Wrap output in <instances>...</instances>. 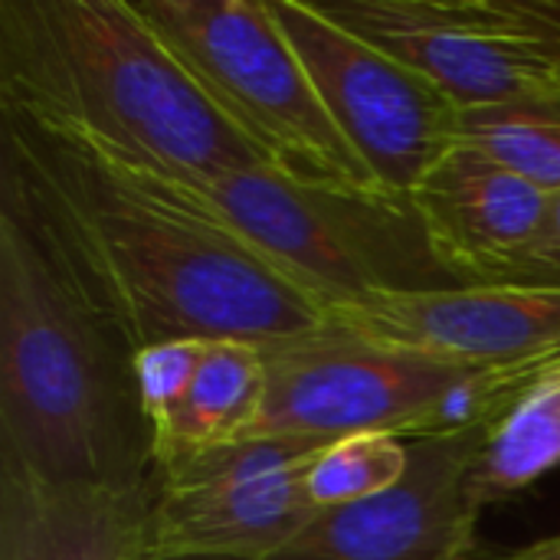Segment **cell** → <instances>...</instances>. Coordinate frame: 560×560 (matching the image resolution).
I'll return each instance as SVG.
<instances>
[{"label": "cell", "mask_w": 560, "mask_h": 560, "mask_svg": "<svg viewBox=\"0 0 560 560\" xmlns=\"http://www.w3.org/2000/svg\"><path fill=\"white\" fill-rule=\"evenodd\" d=\"M331 121L371 177L413 194L456 144L459 105L423 72L351 33L305 0H269Z\"/></svg>", "instance_id": "obj_8"}, {"label": "cell", "mask_w": 560, "mask_h": 560, "mask_svg": "<svg viewBox=\"0 0 560 560\" xmlns=\"http://www.w3.org/2000/svg\"><path fill=\"white\" fill-rule=\"evenodd\" d=\"M555 469H560V361L495 423L479 456L472 489L486 509Z\"/></svg>", "instance_id": "obj_15"}, {"label": "cell", "mask_w": 560, "mask_h": 560, "mask_svg": "<svg viewBox=\"0 0 560 560\" xmlns=\"http://www.w3.org/2000/svg\"><path fill=\"white\" fill-rule=\"evenodd\" d=\"M410 197L436 256L463 285H492L532 243L551 203V194L463 144H453Z\"/></svg>", "instance_id": "obj_12"}, {"label": "cell", "mask_w": 560, "mask_h": 560, "mask_svg": "<svg viewBox=\"0 0 560 560\" xmlns=\"http://www.w3.org/2000/svg\"><path fill=\"white\" fill-rule=\"evenodd\" d=\"M459 108L560 105V0H315Z\"/></svg>", "instance_id": "obj_6"}, {"label": "cell", "mask_w": 560, "mask_h": 560, "mask_svg": "<svg viewBox=\"0 0 560 560\" xmlns=\"http://www.w3.org/2000/svg\"><path fill=\"white\" fill-rule=\"evenodd\" d=\"M203 351H207V341L184 338V341L151 345L135 354V384H138L144 417L151 423V440L171 423V417L180 410L184 397L190 394Z\"/></svg>", "instance_id": "obj_18"}, {"label": "cell", "mask_w": 560, "mask_h": 560, "mask_svg": "<svg viewBox=\"0 0 560 560\" xmlns=\"http://www.w3.org/2000/svg\"><path fill=\"white\" fill-rule=\"evenodd\" d=\"M331 328L463 364L541 361L560 358V292L459 285L377 295L335 312Z\"/></svg>", "instance_id": "obj_11"}, {"label": "cell", "mask_w": 560, "mask_h": 560, "mask_svg": "<svg viewBox=\"0 0 560 560\" xmlns=\"http://www.w3.org/2000/svg\"><path fill=\"white\" fill-rule=\"evenodd\" d=\"M266 394L249 436L345 440L390 433L413 440L436 400L472 368L325 328L262 348Z\"/></svg>", "instance_id": "obj_9"}, {"label": "cell", "mask_w": 560, "mask_h": 560, "mask_svg": "<svg viewBox=\"0 0 560 560\" xmlns=\"http://www.w3.org/2000/svg\"><path fill=\"white\" fill-rule=\"evenodd\" d=\"M515 560H560V538H548L541 545H532Z\"/></svg>", "instance_id": "obj_20"}, {"label": "cell", "mask_w": 560, "mask_h": 560, "mask_svg": "<svg viewBox=\"0 0 560 560\" xmlns=\"http://www.w3.org/2000/svg\"><path fill=\"white\" fill-rule=\"evenodd\" d=\"M492 430L410 443L407 479L371 502L322 509L259 558L174 560H492L472 479Z\"/></svg>", "instance_id": "obj_10"}, {"label": "cell", "mask_w": 560, "mask_h": 560, "mask_svg": "<svg viewBox=\"0 0 560 560\" xmlns=\"http://www.w3.org/2000/svg\"><path fill=\"white\" fill-rule=\"evenodd\" d=\"M0 207L131 354L184 338L269 348L331 325L322 302L154 171L69 125L0 108Z\"/></svg>", "instance_id": "obj_1"}, {"label": "cell", "mask_w": 560, "mask_h": 560, "mask_svg": "<svg viewBox=\"0 0 560 560\" xmlns=\"http://www.w3.org/2000/svg\"><path fill=\"white\" fill-rule=\"evenodd\" d=\"M0 108L174 180L272 167L125 0H0Z\"/></svg>", "instance_id": "obj_2"}, {"label": "cell", "mask_w": 560, "mask_h": 560, "mask_svg": "<svg viewBox=\"0 0 560 560\" xmlns=\"http://www.w3.org/2000/svg\"><path fill=\"white\" fill-rule=\"evenodd\" d=\"M335 440L249 436L187 453L154 472L144 558H259L299 535L322 509L308 466Z\"/></svg>", "instance_id": "obj_7"}, {"label": "cell", "mask_w": 560, "mask_h": 560, "mask_svg": "<svg viewBox=\"0 0 560 560\" xmlns=\"http://www.w3.org/2000/svg\"><path fill=\"white\" fill-rule=\"evenodd\" d=\"M0 466L52 486L151 489L135 354L0 207Z\"/></svg>", "instance_id": "obj_3"}, {"label": "cell", "mask_w": 560, "mask_h": 560, "mask_svg": "<svg viewBox=\"0 0 560 560\" xmlns=\"http://www.w3.org/2000/svg\"><path fill=\"white\" fill-rule=\"evenodd\" d=\"M410 472V443L390 433H361L335 440L305 476L308 499L318 509L371 502L397 489Z\"/></svg>", "instance_id": "obj_17"}, {"label": "cell", "mask_w": 560, "mask_h": 560, "mask_svg": "<svg viewBox=\"0 0 560 560\" xmlns=\"http://www.w3.org/2000/svg\"><path fill=\"white\" fill-rule=\"evenodd\" d=\"M151 489L52 486L0 466V560H148Z\"/></svg>", "instance_id": "obj_13"}, {"label": "cell", "mask_w": 560, "mask_h": 560, "mask_svg": "<svg viewBox=\"0 0 560 560\" xmlns=\"http://www.w3.org/2000/svg\"><path fill=\"white\" fill-rule=\"evenodd\" d=\"M456 144L560 194V105L459 108Z\"/></svg>", "instance_id": "obj_16"}, {"label": "cell", "mask_w": 560, "mask_h": 560, "mask_svg": "<svg viewBox=\"0 0 560 560\" xmlns=\"http://www.w3.org/2000/svg\"><path fill=\"white\" fill-rule=\"evenodd\" d=\"M492 285L560 292V194H551L548 213L532 243L499 272Z\"/></svg>", "instance_id": "obj_19"}, {"label": "cell", "mask_w": 560, "mask_h": 560, "mask_svg": "<svg viewBox=\"0 0 560 560\" xmlns=\"http://www.w3.org/2000/svg\"><path fill=\"white\" fill-rule=\"evenodd\" d=\"M135 7L272 167L318 184L381 187L331 121L269 0H138Z\"/></svg>", "instance_id": "obj_5"}, {"label": "cell", "mask_w": 560, "mask_h": 560, "mask_svg": "<svg viewBox=\"0 0 560 560\" xmlns=\"http://www.w3.org/2000/svg\"><path fill=\"white\" fill-rule=\"evenodd\" d=\"M158 177L322 302L328 315L377 295L463 285L436 256L407 194L318 184L279 167L200 180Z\"/></svg>", "instance_id": "obj_4"}, {"label": "cell", "mask_w": 560, "mask_h": 560, "mask_svg": "<svg viewBox=\"0 0 560 560\" xmlns=\"http://www.w3.org/2000/svg\"><path fill=\"white\" fill-rule=\"evenodd\" d=\"M266 358L246 341H207L203 361L171 423L154 433V472L187 453L243 440L262 407Z\"/></svg>", "instance_id": "obj_14"}]
</instances>
